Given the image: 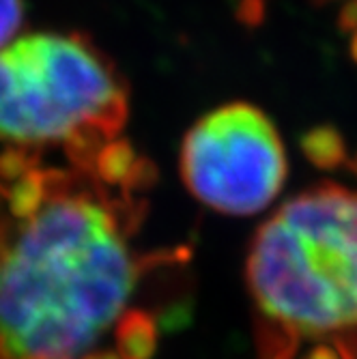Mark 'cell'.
Listing matches in <instances>:
<instances>
[{"label":"cell","mask_w":357,"mask_h":359,"mask_svg":"<svg viewBox=\"0 0 357 359\" xmlns=\"http://www.w3.org/2000/svg\"><path fill=\"white\" fill-rule=\"evenodd\" d=\"M149 177L0 153V359L114 353L104 342L159 260L134 245Z\"/></svg>","instance_id":"1"},{"label":"cell","mask_w":357,"mask_h":359,"mask_svg":"<svg viewBox=\"0 0 357 359\" xmlns=\"http://www.w3.org/2000/svg\"><path fill=\"white\" fill-rule=\"evenodd\" d=\"M245 282L261 359L306 342L357 359V191L321 183L286 201L256 231Z\"/></svg>","instance_id":"2"},{"label":"cell","mask_w":357,"mask_h":359,"mask_svg":"<svg viewBox=\"0 0 357 359\" xmlns=\"http://www.w3.org/2000/svg\"><path fill=\"white\" fill-rule=\"evenodd\" d=\"M129 90L116 65L78 32H30L0 50V144L62 151L84 164L121 140Z\"/></svg>","instance_id":"3"},{"label":"cell","mask_w":357,"mask_h":359,"mask_svg":"<svg viewBox=\"0 0 357 359\" xmlns=\"http://www.w3.org/2000/svg\"><path fill=\"white\" fill-rule=\"evenodd\" d=\"M181 179L198 203L226 215H254L282 191L288 161L271 118L233 102L198 118L179 155Z\"/></svg>","instance_id":"4"},{"label":"cell","mask_w":357,"mask_h":359,"mask_svg":"<svg viewBox=\"0 0 357 359\" xmlns=\"http://www.w3.org/2000/svg\"><path fill=\"white\" fill-rule=\"evenodd\" d=\"M24 24V0H0V50L15 41Z\"/></svg>","instance_id":"5"},{"label":"cell","mask_w":357,"mask_h":359,"mask_svg":"<svg viewBox=\"0 0 357 359\" xmlns=\"http://www.w3.org/2000/svg\"><path fill=\"white\" fill-rule=\"evenodd\" d=\"M321 5H338V24L346 35L353 58L357 60V0H316Z\"/></svg>","instance_id":"6"}]
</instances>
